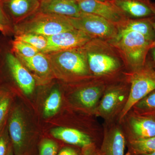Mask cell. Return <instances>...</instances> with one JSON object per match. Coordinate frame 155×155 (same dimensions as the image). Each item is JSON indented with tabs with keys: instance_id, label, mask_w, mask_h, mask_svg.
Segmentation results:
<instances>
[{
	"instance_id": "obj_5",
	"label": "cell",
	"mask_w": 155,
	"mask_h": 155,
	"mask_svg": "<svg viewBox=\"0 0 155 155\" xmlns=\"http://www.w3.org/2000/svg\"><path fill=\"white\" fill-rule=\"evenodd\" d=\"M8 127L14 154L32 155L33 141L28 132L25 117L20 107H12L8 117Z\"/></svg>"
},
{
	"instance_id": "obj_15",
	"label": "cell",
	"mask_w": 155,
	"mask_h": 155,
	"mask_svg": "<svg viewBox=\"0 0 155 155\" xmlns=\"http://www.w3.org/2000/svg\"><path fill=\"white\" fill-rule=\"evenodd\" d=\"M2 5L14 25L36 13L39 8L40 0H5Z\"/></svg>"
},
{
	"instance_id": "obj_7",
	"label": "cell",
	"mask_w": 155,
	"mask_h": 155,
	"mask_svg": "<svg viewBox=\"0 0 155 155\" xmlns=\"http://www.w3.org/2000/svg\"><path fill=\"white\" fill-rule=\"evenodd\" d=\"M129 92L119 87L109 89L104 92L94 114L104 119L106 123L114 122L125 107Z\"/></svg>"
},
{
	"instance_id": "obj_12",
	"label": "cell",
	"mask_w": 155,
	"mask_h": 155,
	"mask_svg": "<svg viewBox=\"0 0 155 155\" xmlns=\"http://www.w3.org/2000/svg\"><path fill=\"white\" fill-rule=\"evenodd\" d=\"M103 141L97 155H125L126 139L120 124L106 123Z\"/></svg>"
},
{
	"instance_id": "obj_16",
	"label": "cell",
	"mask_w": 155,
	"mask_h": 155,
	"mask_svg": "<svg viewBox=\"0 0 155 155\" xmlns=\"http://www.w3.org/2000/svg\"><path fill=\"white\" fill-rule=\"evenodd\" d=\"M38 11L67 17H78L82 13L74 0H40Z\"/></svg>"
},
{
	"instance_id": "obj_14",
	"label": "cell",
	"mask_w": 155,
	"mask_h": 155,
	"mask_svg": "<svg viewBox=\"0 0 155 155\" xmlns=\"http://www.w3.org/2000/svg\"><path fill=\"white\" fill-rule=\"evenodd\" d=\"M14 54L39 83L47 82L54 77V75L49 60L44 53L40 52L30 58Z\"/></svg>"
},
{
	"instance_id": "obj_27",
	"label": "cell",
	"mask_w": 155,
	"mask_h": 155,
	"mask_svg": "<svg viewBox=\"0 0 155 155\" xmlns=\"http://www.w3.org/2000/svg\"><path fill=\"white\" fill-rule=\"evenodd\" d=\"M8 119L0 125V155H6L11 144L8 130Z\"/></svg>"
},
{
	"instance_id": "obj_32",
	"label": "cell",
	"mask_w": 155,
	"mask_h": 155,
	"mask_svg": "<svg viewBox=\"0 0 155 155\" xmlns=\"http://www.w3.org/2000/svg\"><path fill=\"white\" fill-rule=\"evenodd\" d=\"M152 50V58L153 61V65L150 66L152 67L153 69L155 71V48L150 49Z\"/></svg>"
},
{
	"instance_id": "obj_35",
	"label": "cell",
	"mask_w": 155,
	"mask_h": 155,
	"mask_svg": "<svg viewBox=\"0 0 155 155\" xmlns=\"http://www.w3.org/2000/svg\"><path fill=\"white\" fill-rule=\"evenodd\" d=\"M143 155H155V151L151 153L147 154H145Z\"/></svg>"
},
{
	"instance_id": "obj_20",
	"label": "cell",
	"mask_w": 155,
	"mask_h": 155,
	"mask_svg": "<svg viewBox=\"0 0 155 155\" xmlns=\"http://www.w3.org/2000/svg\"><path fill=\"white\" fill-rule=\"evenodd\" d=\"M154 21V16L137 20L125 21L123 22L124 23H122L120 30L134 31L140 34L152 43L155 39Z\"/></svg>"
},
{
	"instance_id": "obj_1",
	"label": "cell",
	"mask_w": 155,
	"mask_h": 155,
	"mask_svg": "<svg viewBox=\"0 0 155 155\" xmlns=\"http://www.w3.org/2000/svg\"><path fill=\"white\" fill-rule=\"evenodd\" d=\"M45 54L54 75L63 79L85 77L90 71L84 47Z\"/></svg>"
},
{
	"instance_id": "obj_8",
	"label": "cell",
	"mask_w": 155,
	"mask_h": 155,
	"mask_svg": "<svg viewBox=\"0 0 155 155\" xmlns=\"http://www.w3.org/2000/svg\"><path fill=\"white\" fill-rule=\"evenodd\" d=\"M119 124L126 141L155 136V117L141 116L130 110Z\"/></svg>"
},
{
	"instance_id": "obj_36",
	"label": "cell",
	"mask_w": 155,
	"mask_h": 155,
	"mask_svg": "<svg viewBox=\"0 0 155 155\" xmlns=\"http://www.w3.org/2000/svg\"><path fill=\"white\" fill-rule=\"evenodd\" d=\"M4 1H5V0H0V2L2 3L3 2H4Z\"/></svg>"
},
{
	"instance_id": "obj_28",
	"label": "cell",
	"mask_w": 155,
	"mask_h": 155,
	"mask_svg": "<svg viewBox=\"0 0 155 155\" xmlns=\"http://www.w3.org/2000/svg\"><path fill=\"white\" fill-rule=\"evenodd\" d=\"M59 149V145L54 140L45 138L40 143L39 155H58Z\"/></svg>"
},
{
	"instance_id": "obj_37",
	"label": "cell",
	"mask_w": 155,
	"mask_h": 155,
	"mask_svg": "<svg viewBox=\"0 0 155 155\" xmlns=\"http://www.w3.org/2000/svg\"><path fill=\"white\" fill-rule=\"evenodd\" d=\"M101 1H112V0H101Z\"/></svg>"
},
{
	"instance_id": "obj_2",
	"label": "cell",
	"mask_w": 155,
	"mask_h": 155,
	"mask_svg": "<svg viewBox=\"0 0 155 155\" xmlns=\"http://www.w3.org/2000/svg\"><path fill=\"white\" fill-rule=\"evenodd\" d=\"M74 29L68 17L38 11L13 25V33L15 35L30 33L49 37Z\"/></svg>"
},
{
	"instance_id": "obj_4",
	"label": "cell",
	"mask_w": 155,
	"mask_h": 155,
	"mask_svg": "<svg viewBox=\"0 0 155 155\" xmlns=\"http://www.w3.org/2000/svg\"><path fill=\"white\" fill-rule=\"evenodd\" d=\"M130 92L126 104L119 117L120 123L134 106L155 90V71L149 64L134 71L129 76Z\"/></svg>"
},
{
	"instance_id": "obj_30",
	"label": "cell",
	"mask_w": 155,
	"mask_h": 155,
	"mask_svg": "<svg viewBox=\"0 0 155 155\" xmlns=\"http://www.w3.org/2000/svg\"><path fill=\"white\" fill-rule=\"evenodd\" d=\"M80 151L72 147H64L59 150L58 155H82Z\"/></svg>"
},
{
	"instance_id": "obj_11",
	"label": "cell",
	"mask_w": 155,
	"mask_h": 155,
	"mask_svg": "<svg viewBox=\"0 0 155 155\" xmlns=\"http://www.w3.org/2000/svg\"><path fill=\"white\" fill-rule=\"evenodd\" d=\"M78 5L83 13L94 14L114 24L125 21V15L111 1L79 0Z\"/></svg>"
},
{
	"instance_id": "obj_24",
	"label": "cell",
	"mask_w": 155,
	"mask_h": 155,
	"mask_svg": "<svg viewBox=\"0 0 155 155\" xmlns=\"http://www.w3.org/2000/svg\"><path fill=\"white\" fill-rule=\"evenodd\" d=\"M12 93L7 87H0V125L8 119L12 109Z\"/></svg>"
},
{
	"instance_id": "obj_10",
	"label": "cell",
	"mask_w": 155,
	"mask_h": 155,
	"mask_svg": "<svg viewBox=\"0 0 155 155\" xmlns=\"http://www.w3.org/2000/svg\"><path fill=\"white\" fill-rule=\"evenodd\" d=\"M5 62L9 76L14 83L25 94H31L35 87V79L29 70L12 51L6 53Z\"/></svg>"
},
{
	"instance_id": "obj_38",
	"label": "cell",
	"mask_w": 155,
	"mask_h": 155,
	"mask_svg": "<svg viewBox=\"0 0 155 155\" xmlns=\"http://www.w3.org/2000/svg\"><path fill=\"white\" fill-rule=\"evenodd\" d=\"M74 1H76V2H77V1H79V0H74Z\"/></svg>"
},
{
	"instance_id": "obj_13",
	"label": "cell",
	"mask_w": 155,
	"mask_h": 155,
	"mask_svg": "<svg viewBox=\"0 0 155 155\" xmlns=\"http://www.w3.org/2000/svg\"><path fill=\"white\" fill-rule=\"evenodd\" d=\"M90 71L96 75L110 74L119 68V62L116 58L107 53L97 51L89 42L84 46Z\"/></svg>"
},
{
	"instance_id": "obj_26",
	"label": "cell",
	"mask_w": 155,
	"mask_h": 155,
	"mask_svg": "<svg viewBox=\"0 0 155 155\" xmlns=\"http://www.w3.org/2000/svg\"><path fill=\"white\" fill-rule=\"evenodd\" d=\"M11 51L14 54H18L24 57L30 58L35 56L39 51L31 45L24 41L14 39L11 42Z\"/></svg>"
},
{
	"instance_id": "obj_25",
	"label": "cell",
	"mask_w": 155,
	"mask_h": 155,
	"mask_svg": "<svg viewBox=\"0 0 155 155\" xmlns=\"http://www.w3.org/2000/svg\"><path fill=\"white\" fill-rule=\"evenodd\" d=\"M14 39L29 44L42 53L44 51L47 47L48 39L46 37L40 35L29 33L15 35Z\"/></svg>"
},
{
	"instance_id": "obj_19",
	"label": "cell",
	"mask_w": 155,
	"mask_h": 155,
	"mask_svg": "<svg viewBox=\"0 0 155 155\" xmlns=\"http://www.w3.org/2000/svg\"><path fill=\"white\" fill-rule=\"evenodd\" d=\"M104 92V87L100 85L86 87L76 92L74 98L78 105L94 113Z\"/></svg>"
},
{
	"instance_id": "obj_17",
	"label": "cell",
	"mask_w": 155,
	"mask_h": 155,
	"mask_svg": "<svg viewBox=\"0 0 155 155\" xmlns=\"http://www.w3.org/2000/svg\"><path fill=\"white\" fill-rule=\"evenodd\" d=\"M51 133L53 137L67 144L82 148L94 145L93 140L89 135L74 128L56 127L51 130Z\"/></svg>"
},
{
	"instance_id": "obj_34",
	"label": "cell",
	"mask_w": 155,
	"mask_h": 155,
	"mask_svg": "<svg viewBox=\"0 0 155 155\" xmlns=\"http://www.w3.org/2000/svg\"><path fill=\"white\" fill-rule=\"evenodd\" d=\"M6 155H16L14 154V151H13V147H12V144H11L9 147L8 150Z\"/></svg>"
},
{
	"instance_id": "obj_31",
	"label": "cell",
	"mask_w": 155,
	"mask_h": 155,
	"mask_svg": "<svg viewBox=\"0 0 155 155\" xmlns=\"http://www.w3.org/2000/svg\"><path fill=\"white\" fill-rule=\"evenodd\" d=\"M151 8L152 10L153 13V16L154 17V21L153 23V27L154 29L155 32V39L153 41L152 43L150 45V50L153 48H155V4L154 3H153L151 2L150 5Z\"/></svg>"
},
{
	"instance_id": "obj_22",
	"label": "cell",
	"mask_w": 155,
	"mask_h": 155,
	"mask_svg": "<svg viewBox=\"0 0 155 155\" xmlns=\"http://www.w3.org/2000/svg\"><path fill=\"white\" fill-rule=\"evenodd\" d=\"M130 110L141 116L155 117V90L139 101Z\"/></svg>"
},
{
	"instance_id": "obj_18",
	"label": "cell",
	"mask_w": 155,
	"mask_h": 155,
	"mask_svg": "<svg viewBox=\"0 0 155 155\" xmlns=\"http://www.w3.org/2000/svg\"><path fill=\"white\" fill-rule=\"evenodd\" d=\"M125 15L137 18L153 16L149 0H112Z\"/></svg>"
},
{
	"instance_id": "obj_29",
	"label": "cell",
	"mask_w": 155,
	"mask_h": 155,
	"mask_svg": "<svg viewBox=\"0 0 155 155\" xmlns=\"http://www.w3.org/2000/svg\"><path fill=\"white\" fill-rule=\"evenodd\" d=\"M0 24L8 30L9 33H13V24L9 19L3 9L2 3L0 2Z\"/></svg>"
},
{
	"instance_id": "obj_6",
	"label": "cell",
	"mask_w": 155,
	"mask_h": 155,
	"mask_svg": "<svg viewBox=\"0 0 155 155\" xmlns=\"http://www.w3.org/2000/svg\"><path fill=\"white\" fill-rule=\"evenodd\" d=\"M75 29L93 38H115L118 34L115 24L94 14L82 12L79 17H68Z\"/></svg>"
},
{
	"instance_id": "obj_33",
	"label": "cell",
	"mask_w": 155,
	"mask_h": 155,
	"mask_svg": "<svg viewBox=\"0 0 155 155\" xmlns=\"http://www.w3.org/2000/svg\"><path fill=\"white\" fill-rule=\"evenodd\" d=\"M0 31H2L4 34H8L9 32L8 30L3 25L0 24Z\"/></svg>"
},
{
	"instance_id": "obj_21",
	"label": "cell",
	"mask_w": 155,
	"mask_h": 155,
	"mask_svg": "<svg viewBox=\"0 0 155 155\" xmlns=\"http://www.w3.org/2000/svg\"><path fill=\"white\" fill-rule=\"evenodd\" d=\"M125 155H143L155 151V136L126 141Z\"/></svg>"
},
{
	"instance_id": "obj_3",
	"label": "cell",
	"mask_w": 155,
	"mask_h": 155,
	"mask_svg": "<svg viewBox=\"0 0 155 155\" xmlns=\"http://www.w3.org/2000/svg\"><path fill=\"white\" fill-rule=\"evenodd\" d=\"M115 45L134 71L144 67L152 42L140 34L119 30Z\"/></svg>"
},
{
	"instance_id": "obj_9",
	"label": "cell",
	"mask_w": 155,
	"mask_h": 155,
	"mask_svg": "<svg viewBox=\"0 0 155 155\" xmlns=\"http://www.w3.org/2000/svg\"><path fill=\"white\" fill-rule=\"evenodd\" d=\"M46 37L48 45L44 54L83 47L92 39L88 35L75 28Z\"/></svg>"
},
{
	"instance_id": "obj_23",
	"label": "cell",
	"mask_w": 155,
	"mask_h": 155,
	"mask_svg": "<svg viewBox=\"0 0 155 155\" xmlns=\"http://www.w3.org/2000/svg\"><path fill=\"white\" fill-rule=\"evenodd\" d=\"M61 95L57 88L53 89L47 98L43 107V115L45 118H50L55 115L61 107Z\"/></svg>"
}]
</instances>
